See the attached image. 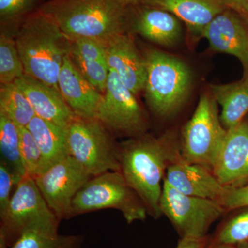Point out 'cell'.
<instances>
[{"instance_id": "17", "label": "cell", "mask_w": 248, "mask_h": 248, "mask_svg": "<svg viewBox=\"0 0 248 248\" xmlns=\"http://www.w3.org/2000/svg\"><path fill=\"white\" fill-rule=\"evenodd\" d=\"M14 83L29 99L37 117L64 129L76 117L59 90L27 75Z\"/></svg>"}, {"instance_id": "2", "label": "cell", "mask_w": 248, "mask_h": 248, "mask_svg": "<svg viewBox=\"0 0 248 248\" xmlns=\"http://www.w3.org/2000/svg\"><path fill=\"white\" fill-rule=\"evenodd\" d=\"M14 35L25 75L59 90V76L71 53V40L40 10L20 21Z\"/></svg>"}, {"instance_id": "20", "label": "cell", "mask_w": 248, "mask_h": 248, "mask_svg": "<svg viewBox=\"0 0 248 248\" xmlns=\"http://www.w3.org/2000/svg\"><path fill=\"white\" fill-rule=\"evenodd\" d=\"M70 56L83 76L104 94L110 71L105 45L89 39L71 40Z\"/></svg>"}, {"instance_id": "35", "label": "cell", "mask_w": 248, "mask_h": 248, "mask_svg": "<svg viewBox=\"0 0 248 248\" xmlns=\"http://www.w3.org/2000/svg\"><path fill=\"white\" fill-rule=\"evenodd\" d=\"M124 4L128 5L133 4V3L138 2V1H141V0H121Z\"/></svg>"}, {"instance_id": "4", "label": "cell", "mask_w": 248, "mask_h": 248, "mask_svg": "<svg viewBox=\"0 0 248 248\" xmlns=\"http://www.w3.org/2000/svg\"><path fill=\"white\" fill-rule=\"evenodd\" d=\"M143 57L147 104L156 117L169 118L186 102L192 84V73L182 60L161 50L148 49Z\"/></svg>"}, {"instance_id": "37", "label": "cell", "mask_w": 248, "mask_h": 248, "mask_svg": "<svg viewBox=\"0 0 248 248\" xmlns=\"http://www.w3.org/2000/svg\"></svg>"}, {"instance_id": "9", "label": "cell", "mask_w": 248, "mask_h": 248, "mask_svg": "<svg viewBox=\"0 0 248 248\" xmlns=\"http://www.w3.org/2000/svg\"><path fill=\"white\" fill-rule=\"evenodd\" d=\"M159 206L181 239L206 237L212 225L226 212L217 201L185 195L165 180Z\"/></svg>"}, {"instance_id": "12", "label": "cell", "mask_w": 248, "mask_h": 248, "mask_svg": "<svg viewBox=\"0 0 248 248\" xmlns=\"http://www.w3.org/2000/svg\"><path fill=\"white\" fill-rule=\"evenodd\" d=\"M226 187H237L248 183V119L227 130L226 140L213 170Z\"/></svg>"}, {"instance_id": "21", "label": "cell", "mask_w": 248, "mask_h": 248, "mask_svg": "<svg viewBox=\"0 0 248 248\" xmlns=\"http://www.w3.org/2000/svg\"><path fill=\"white\" fill-rule=\"evenodd\" d=\"M210 89L221 107L220 120L227 130L246 118L248 112V77L230 84L211 85Z\"/></svg>"}, {"instance_id": "6", "label": "cell", "mask_w": 248, "mask_h": 248, "mask_svg": "<svg viewBox=\"0 0 248 248\" xmlns=\"http://www.w3.org/2000/svg\"><path fill=\"white\" fill-rule=\"evenodd\" d=\"M68 153L93 176L120 171V143L97 119L76 117L66 128Z\"/></svg>"}, {"instance_id": "24", "label": "cell", "mask_w": 248, "mask_h": 248, "mask_svg": "<svg viewBox=\"0 0 248 248\" xmlns=\"http://www.w3.org/2000/svg\"><path fill=\"white\" fill-rule=\"evenodd\" d=\"M0 151L1 159L19 179L26 177L20 153L19 127L0 112Z\"/></svg>"}, {"instance_id": "11", "label": "cell", "mask_w": 248, "mask_h": 248, "mask_svg": "<svg viewBox=\"0 0 248 248\" xmlns=\"http://www.w3.org/2000/svg\"><path fill=\"white\" fill-rule=\"evenodd\" d=\"M92 177L69 155L41 173L35 181L49 208L61 221L71 218L73 200Z\"/></svg>"}, {"instance_id": "29", "label": "cell", "mask_w": 248, "mask_h": 248, "mask_svg": "<svg viewBox=\"0 0 248 248\" xmlns=\"http://www.w3.org/2000/svg\"><path fill=\"white\" fill-rule=\"evenodd\" d=\"M42 0H0V18L1 25L19 22L32 14Z\"/></svg>"}, {"instance_id": "28", "label": "cell", "mask_w": 248, "mask_h": 248, "mask_svg": "<svg viewBox=\"0 0 248 248\" xmlns=\"http://www.w3.org/2000/svg\"><path fill=\"white\" fill-rule=\"evenodd\" d=\"M19 127L21 157L26 177L35 179L45 171V163L40 148L27 127Z\"/></svg>"}, {"instance_id": "31", "label": "cell", "mask_w": 248, "mask_h": 248, "mask_svg": "<svg viewBox=\"0 0 248 248\" xmlns=\"http://www.w3.org/2000/svg\"><path fill=\"white\" fill-rule=\"evenodd\" d=\"M220 203L226 212L248 207V184L237 187H227Z\"/></svg>"}, {"instance_id": "25", "label": "cell", "mask_w": 248, "mask_h": 248, "mask_svg": "<svg viewBox=\"0 0 248 248\" xmlns=\"http://www.w3.org/2000/svg\"><path fill=\"white\" fill-rule=\"evenodd\" d=\"M0 112L21 127H27L36 116L29 99L15 83L0 86Z\"/></svg>"}, {"instance_id": "30", "label": "cell", "mask_w": 248, "mask_h": 248, "mask_svg": "<svg viewBox=\"0 0 248 248\" xmlns=\"http://www.w3.org/2000/svg\"><path fill=\"white\" fill-rule=\"evenodd\" d=\"M20 180L3 161H0V217L6 212L14 195V187Z\"/></svg>"}, {"instance_id": "16", "label": "cell", "mask_w": 248, "mask_h": 248, "mask_svg": "<svg viewBox=\"0 0 248 248\" xmlns=\"http://www.w3.org/2000/svg\"><path fill=\"white\" fill-rule=\"evenodd\" d=\"M202 37L213 50L236 57L248 69V30L241 19L224 11L204 29Z\"/></svg>"}, {"instance_id": "15", "label": "cell", "mask_w": 248, "mask_h": 248, "mask_svg": "<svg viewBox=\"0 0 248 248\" xmlns=\"http://www.w3.org/2000/svg\"><path fill=\"white\" fill-rule=\"evenodd\" d=\"M58 89L77 117L96 118L103 94L83 76L70 55L63 60Z\"/></svg>"}, {"instance_id": "13", "label": "cell", "mask_w": 248, "mask_h": 248, "mask_svg": "<svg viewBox=\"0 0 248 248\" xmlns=\"http://www.w3.org/2000/svg\"><path fill=\"white\" fill-rule=\"evenodd\" d=\"M164 180L183 194L219 203L227 188L218 182L213 171L201 165L187 162L182 155L169 165Z\"/></svg>"}, {"instance_id": "3", "label": "cell", "mask_w": 248, "mask_h": 248, "mask_svg": "<svg viewBox=\"0 0 248 248\" xmlns=\"http://www.w3.org/2000/svg\"><path fill=\"white\" fill-rule=\"evenodd\" d=\"M39 10L71 40L89 39L105 45L125 32L126 5L121 0H51Z\"/></svg>"}, {"instance_id": "10", "label": "cell", "mask_w": 248, "mask_h": 248, "mask_svg": "<svg viewBox=\"0 0 248 248\" xmlns=\"http://www.w3.org/2000/svg\"><path fill=\"white\" fill-rule=\"evenodd\" d=\"M107 89L98 108L97 119L114 137L134 138L147 133L146 112L136 97L110 70Z\"/></svg>"}, {"instance_id": "34", "label": "cell", "mask_w": 248, "mask_h": 248, "mask_svg": "<svg viewBox=\"0 0 248 248\" xmlns=\"http://www.w3.org/2000/svg\"><path fill=\"white\" fill-rule=\"evenodd\" d=\"M205 248H237L236 246H228V245H220V244H207L206 247Z\"/></svg>"}, {"instance_id": "7", "label": "cell", "mask_w": 248, "mask_h": 248, "mask_svg": "<svg viewBox=\"0 0 248 248\" xmlns=\"http://www.w3.org/2000/svg\"><path fill=\"white\" fill-rule=\"evenodd\" d=\"M227 135L211 93L201 96L195 112L183 128L180 146L183 159L213 170Z\"/></svg>"}, {"instance_id": "23", "label": "cell", "mask_w": 248, "mask_h": 248, "mask_svg": "<svg viewBox=\"0 0 248 248\" xmlns=\"http://www.w3.org/2000/svg\"><path fill=\"white\" fill-rule=\"evenodd\" d=\"M59 228H38L27 230L11 248H80L83 238L75 235H60Z\"/></svg>"}, {"instance_id": "19", "label": "cell", "mask_w": 248, "mask_h": 248, "mask_svg": "<svg viewBox=\"0 0 248 248\" xmlns=\"http://www.w3.org/2000/svg\"><path fill=\"white\" fill-rule=\"evenodd\" d=\"M133 29L150 42L166 47L177 45L182 35V26L176 16L144 5L134 18Z\"/></svg>"}, {"instance_id": "8", "label": "cell", "mask_w": 248, "mask_h": 248, "mask_svg": "<svg viewBox=\"0 0 248 248\" xmlns=\"http://www.w3.org/2000/svg\"><path fill=\"white\" fill-rule=\"evenodd\" d=\"M60 221L49 208L35 179L24 177L15 188L6 212L0 217V236L11 247L27 230L59 228Z\"/></svg>"}, {"instance_id": "27", "label": "cell", "mask_w": 248, "mask_h": 248, "mask_svg": "<svg viewBox=\"0 0 248 248\" xmlns=\"http://www.w3.org/2000/svg\"><path fill=\"white\" fill-rule=\"evenodd\" d=\"M248 241V210L241 212L223 222L208 244L236 246Z\"/></svg>"}, {"instance_id": "36", "label": "cell", "mask_w": 248, "mask_h": 248, "mask_svg": "<svg viewBox=\"0 0 248 248\" xmlns=\"http://www.w3.org/2000/svg\"><path fill=\"white\" fill-rule=\"evenodd\" d=\"M236 248H248V241H246V242L241 243L236 246Z\"/></svg>"}, {"instance_id": "26", "label": "cell", "mask_w": 248, "mask_h": 248, "mask_svg": "<svg viewBox=\"0 0 248 248\" xmlns=\"http://www.w3.org/2000/svg\"><path fill=\"white\" fill-rule=\"evenodd\" d=\"M25 76L14 34L1 29L0 35V84L14 83Z\"/></svg>"}, {"instance_id": "32", "label": "cell", "mask_w": 248, "mask_h": 248, "mask_svg": "<svg viewBox=\"0 0 248 248\" xmlns=\"http://www.w3.org/2000/svg\"><path fill=\"white\" fill-rule=\"evenodd\" d=\"M208 243V237L184 238L180 239L176 248H205Z\"/></svg>"}, {"instance_id": "1", "label": "cell", "mask_w": 248, "mask_h": 248, "mask_svg": "<svg viewBox=\"0 0 248 248\" xmlns=\"http://www.w3.org/2000/svg\"><path fill=\"white\" fill-rule=\"evenodd\" d=\"M180 156L172 133L159 138L146 133L120 143V172L155 219L162 215L159 203L166 170Z\"/></svg>"}, {"instance_id": "14", "label": "cell", "mask_w": 248, "mask_h": 248, "mask_svg": "<svg viewBox=\"0 0 248 248\" xmlns=\"http://www.w3.org/2000/svg\"><path fill=\"white\" fill-rule=\"evenodd\" d=\"M105 47L109 68L116 73L124 86L136 95L144 91L146 62L133 37L124 32L109 40Z\"/></svg>"}, {"instance_id": "33", "label": "cell", "mask_w": 248, "mask_h": 248, "mask_svg": "<svg viewBox=\"0 0 248 248\" xmlns=\"http://www.w3.org/2000/svg\"><path fill=\"white\" fill-rule=\"evenodd\" d=\"M223 6L244 15L248 16V0H220Z\"/></svg>"}, {"instance_id": "18", "label": "cell", "mask_w": 248, "mask_h": 248, "mask_svg": "<svg viewBox=\"0 0 248 248\" xmlns=\"http://www.w3.org/2000/svg\"><path fill=\"white\" fill-rule=\"evenodd\" d=\"M141 2L174 15L185 23L192 35L200 37L209 23L226 9L220 0H141Z\"/></svg>"}, {"instance_id": "22", "label": "cell", "mask_w": 248, "mask_h": 248, "mask_svg": "<svg viewBox=\"0 0 248 248\" xmlns=\"http://www.w3.org/2000/svg\"><path fill=\"white\" fill-rule=\"evenodd\" d=\"M27 128L40 148L45 163V171L69 155L66 129L37 116L31 121Z\"/></svg>"}, {"instance_id": "5", "label": "cell", "mask_w": 248, "mask_h": 248, "mask_svg": "<svg viewBox=\"0 0 248 248\" xmlns=\"http://www.w3.org/2000/svg\"><path fill=\"white\" fill-rule=\"evenodd\" d=\"M108 208L120 211L128 224L145 221L148 215L140 196L120 171L91 178L73 200L71 217Z\"/></svg>"}]
</instances>
